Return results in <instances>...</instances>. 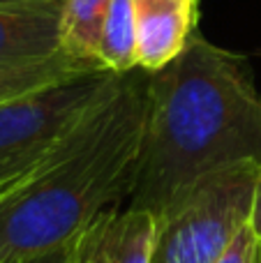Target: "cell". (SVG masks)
I'll return each instance as SVG.
<instances>
[{
    "label": "cell",
    "instance_id": "6",
    "mask_svg": "<svg viewBox=\"0 0 261 263\" xmlns=\"http://www.w3.org/2000/svg\"><path fill=\"white\" fill-rule=\"evenodd\" d=\"M63 0L0 7V69L37 63L58 53Z\"/></svg>",
    "mask_w": 261,
    "mask_h": 263
},
{
    "label": "cell",
    "instance_id": "13",
    "mask_svg": "<svg viewBox=\"0 0 261 263\" xmlns=\"http://www.w3.org/2000/svg\"><path fill=\"white\" fill-rule=\"evenodd\" d=\"M74 240H77V238H74ZM74 240L53 247V250L40 252V254L26 256L21 263H74Z\"/></svg>",
    "mask_w": 261,
    "mask_h": 263
},
{
    "label": "cell",
    "instance_id": "2",
    "mask_svg": "<svg viewBox=\"0 0 261 263\" xmlns=\"http://www.w3.org/2000/svg\"><path fill=\"white\" fill-rule=\"evenodd\" d=\"M146 118V79L125 74L92 111L74 148L0 205V254L26 256L74 240L104 210L129 199Z\"/></svg>",
    "mask_w": 261,
    "mask_h": 263
},
{
    "label": "cell",
    "instance_id": "4",
    "mask_svg": "<svg viewBox=\"0 0 261 263\" xmlns=\"http://www.w3.org/2000/svg\"><path fill=\"white\" fill-rule=\"evenodd\" d=\"M125 74L90 72L0 104V159L30 153L81 125L118 92Z\"/></svg>",
    "mask_w": 261,
    "mask_h": 263
},
{
    "label": "cell",
    "instance_id": "18",
    "mask_svg": "<svg viewBox=\"0 0 261 263\" xmlns=\"http://www.w3.org/2000/svg\"><path fill=\"white\" fill-rule=\"evenodd\" d=\"M259 263H261V242H259Z\"/></svg>",
    "mask_w": 261,
    "mask_h": 263
},
{
    "label": "cell",
    "instance_id": "15",
    "mask_svg": "<svg viewBox=\"0 0 261 263\" xmlns=\"http://www.w3.org/2000/svg\"><path fill=\"white\" fill-rule=\"evenodd\" d=\"M32 3H44V0H0V7H16V5H32Z\"/></svg>",
    "mask_w": 261,
    "mask_h": 263
},
{
    "label": "cell",
    "instance_id": "9",
    "mask_svg": "<svg viewBox=\"0 0 261 263\" xmlns=\"http://www.w3.org/2000/svg\"><path fill=\"white\" fill-rule=\"evenodd\" d=\"M90 72H104V69L88 67V65L65 55L63 51L53 53L46 60H37V63L3 67L0 69V104L14 100V97L28 95L32 90H40V88L53 86L60 81H69V79L83 77V74Z\"/></svg>",
    "mask_w": 261,
    "mask_h": 263
},
{
    "label": "cell",
    "instance_id": "10",
    "mask_svg": "<svg viewBox=\"0 0 261 263\" xmlns=\"http://www.w3.org/2000/svg\"><path fill=\"white\" fill-rule=\"evenodd\" d=\"M100 60L109 72L116 74H129L134 67H139L134 0H111L102 32Z\"/></svg>",
    "mask_w": 261,
    "mask_h": 263
},
{
    "label": "cell",
    "instance_id": "17",
    "mask_svg": "<svg viewBox=\"0 0 261 263\" xmlns=\"http://www.w3.org/2000/svg\"><path fill=\"white\" fill-rule=\"evenodd\" d=\"M16 194H18V192H16ZM12 196H14V194H0V205H3L7 199H12Z\"/></svg>",
    "mask_w": 261,
    "mask_h": 263
},
{
    "label": "cell",
    "instance_id": "3",
    "mask_svg": "<svg viewBox=\"0 0 261 263\" xmlns=\"http://www.w3.org/2000/svg\"><path fill=\"white\" fill-rule=\"evenodd\" d=\"M259 168L243 164L194 185L160 219L151 263H215L250 219Z\"/></svg>",
    "mask_w": 261,
    "mask_h": 263
},
{
    "label": "cell",
    "instance_id": "12",
    "mask_svg": "<svg viewBox=\"0 0 261 263\" xmlns=\"http://www.w3.org/2000/svg\"><path fill=\"white\" fill-rule=\"evenodd\" d=\"M259 242L261 240L252 231L250 222H245L229 240V245L225 247V252L217 256L215 263H259Z\"/></svg>",
    "mask_w": 261,
    "mask_h": 263
},
{
    "label": "cell",
    "instance_id": "5",
    "mask_svg": "<svg viewBox=\"0 0 261 263\" xmlns=\"http://www.w3.org/2000/svg\"><path fill=\"white\" fill-rule=\"evenodd\" d=\"M139 67L157 72L174 63L197 35L199 0H134Z\"/></svg>",
    "mask_w": 261,
    "mask_h": 263
},
{
    "label": "cell",
    "instance_id": "8",
    "mask_svg": "<svg viewBox=\"0 0 261 263\" xmlns=\"http://www.w3.org/2000/svg\"><path fill=\"white\" fill-rule=\"evenodd\" d=\"M160 236V219L151 210L127 208L114 215L106 236L109 263H151Z\"/></svg>",
    "mask_w": 261,
    "mask_h": 263
},
{
    "label": "cell",
    "instance_id": "16",
    "mask_svg": "<svg viewBox=\"0 0 261 263\" xmlns=\"http://www.w3.org/2000/svg\"><path fill=\"white\" fill-rule=\"evenodd\" d=\"M23 259H16V256H3L0 254V263H21Z\"/></svg>",
    "mask_w": 261,
    "mask_h": 263
},
{
    "label": "cell",
    "instance_id": "11",
    "mask_svg": "<svg viewBox=\"0 0 261 263\" xmlns=\"http://www.w3.org/2000/svg\"><path fill=\"white\" fill-rule=\"evenodd\" d=\"M118 208H109L83 229L74 240V263H109L106 261V236Z\"/></svg>",
    "mask_w": 261,
    "mask_h": 263
},
{
    "label": "cell",
    "instance_id": "1",
    "mask_svg": "<svg viewBox=\"0 0 261 263\" xmlns=\"http://www.w3.org/2000/svg\"><path fill=\"white\" fill-rule=\"evenodd\" d=\"M243 164L261 166V92L245 55L194 35L146 77V118L129 208L162 219L194 185Z\"/></svg>",
    "mask_w": 261,
    "mask_h": 263
},
{
    "label": "cell",
    "instance_id": "14",
    "mask_svg": "<svg viewBox=\"0 0 261 263\" xmlns=\"http://www.w3.org/2000/svg\"><path fill=\"white\" fill-rule=\"evenodd\" d=\"M250 227L257 233V238L261 240V168H259V178H257V187H254V196H252V210H250Z\"/></svg>",
    "mask_w": 261,
    "mask_h": 263
},
{
    "label": "cell",
    "instance_id": "7",
    "mask_svg": "<svg viewBox=\"0 0 261 263\" xmlns=\"http://www.w3.org/2000/svg\"><path fill=\"white\" fill-rule=\"evenodd\" d=\"M111 0H63L58 26V51L95 69H106L100 60V44Z\"/></svg>",
    "mask_w": 261,
    "mask_h": 263
}]
</instances>
